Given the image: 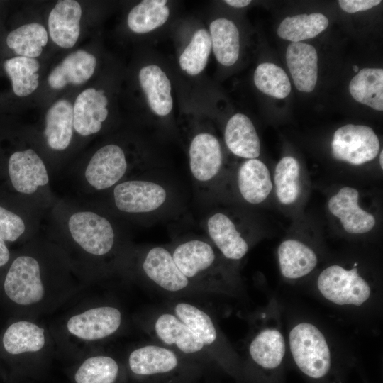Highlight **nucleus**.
Masks as SVG:
<instances>
[{"mask_svg": "<svg viewBox=\"0 0 383 383\" xmlns=\"http://www.w3.org/2000/svg\"><path fill=\"white\" fill-rule=\"evenodd\" d=\"M81 17L82 8L77 1H58L50 11L48 21L52 40L61 48H72L80 34Z\"/></svg>", "mask_w": 383, "mask_h": 383, "instance_id": "obj_15", "label": "nucleus"}, {"mask_svg": "<svg viewBox=\"0 0 383 383\" xmlns=\"http://www.w3.org/2000/svg\"><path fill=\"white\" fill-rule=\"evenodd\" d=\"M116 208L128 214L157 213L168 203L170 194L165 185L148 179L123 180L113 187Z\"/></svg>", "mask_w": 383, "mask_h": 383, "instance_id": "obj_3", "label": "nucleus"}, {"mask_svg": "<svg viewBox=\"0 0 383 383\" xmlns=\"http://www.w3.org/2000/svg\"><path fill=\"white\" fill-rule=\"evenodd\" d=\"M96 59L91 53L78 50L68 55L48 76L49 85L60 89L68 84L79 85L94 74Z\"/></svg>", "mask_w": 383, "mask_h": 383, "instance_id": "obj_18", "label": "nucleus"}, {"mask_svg": "<svg viewBox=\"0 0 383 383\" xmlns=\"http://www.w3.org/2000/svg\"><path fill=\"white\" fill-rule=\"evenodd\" d=\"M4 68L11 80L13 91L16 96H28L38 88L40 64L36 59L14 57L4 62Z\"/></svg>", "mask_w": 383, "mask_h": 383, "instance_id": "obj_30", "label": "nucleus"}, {"mask_svg": "<svg viewBox=\"0 0 383 383\" xmlns=\"http://www.w3.org/2000/svg\"><path fill=\"white\" fill-rule=\"evenodd\" d=\"M223 155L217 138L209 133L196 134L189 148V165L191 174L199 184L209 185L219 174Z\"/></svg>", "mask_w": 383, "mask_h": 383, "instance_id": "obj_9", "label": "nucleus"}, {"mask_svg": "<svg viewBox=\"0 0 383 383\" xmlns=\"http://www.w3.org/2000/svg\"><path fill=\"white\" fill-rule=\"evenodd\" d=\"M142 267L147 277L165 290L177 292L189 284V279L178 268L172 253L163 247L152 248Z\"/></svg>", "mask_w": 383, "mask_h": 383, "instance_id": "obj_14", "label": "nucleus"}, {"mask_svg": "<svg viewBox=\"0 0 383 383\" xmlns=\"http://www.w3.org/2000/svg\"><path fill=\"white\" fill-rule=\"evenodd\" d=\"M74 129L73 106L65 99L56 101L47 111L44 136L55 150H65L70 144Z\"/></svg>", "mask_w": 383, "mask_h": 383, "instance_id": "obj_23", "label": "nucleus"}, {"mask_svg": "<svg viewBox=\"0 0 383 383\" xmlns=\"http://www.w3.org/2000/svg\"><path fill=\"white\" fill-rule=\"evenodd\" d=\"M6 298L18 306L39 304L45 295L40 264L33 255H22L13 260L3 283Z\"/></svg>", "mask_w": 383, "mask_h": 383, "instance_id": "obj_1", "label": "nucleus"}, {"mask_svg": "<svg viewBox=\"0 0 383 383\" xmlns=\"http://www.w3.org/2000/svg\"><path fill=\"white\" fill-rule=\"evenodd\" d=\"M227 4L236 7V8H243L247 6L251 3L250 0H226L224 1Z\"/></svg>", "mask_w": 383, "mask_h": 383, "instance_id": "obj_42", "label": "nucleus"}, {"mask_svg": "<svg viewBox=\"0 0 383 383\" xmlns=\"http://www.w3.org/2000/svg\"><path fill=\"white\" fill-rule=\"evenodd\" d=\"M353 70H354L355 72H357L358 70H359V68H358V67H357V65H354V66L353 67Z\"/></svg>", "mask_w": 383, "mask_h": 383, "instance_id": "obj_44", "label": "nucleus"}, {"mask_svg": "<svg viewBox=\"0 0 383 383\" xmlns=\"http://www.w3.org/2000/svg\"><path fill=\"white\" fill-rule=\"evenodd\" d=\"M280 270L284 277L296 279L311 272L317 264L314 251L295 239L283 241L278 248Z\"/></svg>", "mask_w": 383, "mask_h": 383, "instance_id": "obj_24", "label": "nucleus"}, {"mask_svg": "<svg viewBox=\"0 0 383 383\" xmlns=\"http://www.w3.org/2000/svg\"><path fill=\"white\" fill-rule=\"evenodd\" d=\"M8 172L13 188L23 194H33L49 182L46 166L33 149L13 152L9 160Z\"/></svg>", "mask_w": 383, "mask_h": 383, "instance_id": "obj_10", "label": "nucleus"}, {"mask_svg": "<svg viewBox=\"0 0 383 383\" xmlns=\"http://www.w3.org/2000/svg\"><path fill=\"white\" fill-rule=\"evenodd\" d=\"M211 46L218 62L225 66L235 63L240 52V35L234 23L220 18L209 27Z\"/></svg>", "mask_w": 383, "mask_h": 383, "instance_id": "obj_26", "label": "nucleus"}, {"mask_svg": "<svg viewBox=\"0 0 383 383\" xmlns=\"http://www.w3.org/2000/svg\"><path fill=\"white\" fill-rule=\"evenodd\" d=\"M72 240L85 252L96 257L109 254L116 243V231L105 216L91 211H79L68 218Z\"/></svg>", "mask_w": 383, "mask_h": 383, "instance_id": "obj_4", "label": "nucleus"}, {"mask_svg": "<svg viewBox=\"0 0 383 383\" xmlns=\"http://www.w3.org/2000/svg\"><path fill=\"white\" fill-rule=\"evenodd\" d=\"M249 350L252 358L258 365L265 368H275L284 355V338L277 330H265L252 341Z\"/></svg>", "mask_w": 383, "mask_h": 383, "instance_id": "obj_33", "label": "nucleus"}, {"mask_svg": "<svg viewBox=\"0 0 383 383\" xmlns=\"http://www.w3.org/2000/svg\"><path fill=\"white\" fill-rule=\"evenodd\" d=\"M129 163L124 150L116 144L99 148L91 157L84 171V178L96 191L106 190L123 181Z\"/></svg>", "mask_w": 383, "mask_h": 383, "instance_id": "obj_7", "label": "nucleus"}, {"mask_svg": "<svg viewBox=\"0 0 383 383\" xmlns=\"http://www.w3.org/2000/svg\"><path fill=\"white\" fill-rule=\"evenodd\" d=\"M118 366L111 357L94 356L85 360L75 373L77 383H113L117 377Z\"/></svg>", "mask_w": 383, "mask_h": 383, "instance_id": "obj_37", "label": "nucleus"}, {"mask_svg": "<svg viewBox=\"0 0 383 383\" xmlns=\"http://www.w3.org/2000/svg\"><path fill=\"white\" fill-rule=\"evenodd\" d=\"M26 224L16 213L0 206V238L14 242L25 232Z\"/></svg>", "mask_w": 383, "mask_h": 383, "instance_id": "obj_39", "label": "nucleus"}, {"mask_svg": "<svg viewBox=\"0 0 383 383\" xmlns=\"http://www.w3.org/2000/svg\"><path fill=\"white\" fill-rule=\"evenodd\" d=\"M108 99L103 90L89 88L81 92L73 106L74 129L82 136L98 133L108 116Z\"/></svg>", "mask_w": 383, "mask_h": 383, "instance_id": "obj_12", "label": "nucleus"}, {"mask_svg": "<svg viewBox=\"0 0 383 383\" xmlns=\"http://www.w3.org/2000/svg\"><path fill=\"white\" fill-rule=\"evenodd\" d=\"M359 192L350 187L341 188L328 203L329 211L339 218L343 229L350 234L370 231L376 224L375 217L358 204Z\"/></svg>", "mask_w": 383, "mask_h": 383, "instance_id": "obj_11", "label": "nucleus"}, {"mask_svg": "<svg viewBox=\"0 0 383 383\" xmlns=\"http://www.w3.org/2000/svg\"><path fill=\"white\" fill-rule=\"evenodd\" d=\"M166 0H144L128 13L127 23L135 33H146L162 26L170 15Z\"/></svg>", "mask_w": 383, "mask_h": 383, "instance_id": "obj_31", "label": "nucleus"}, {"mask_svg": "<svg viewBox=\"0 0 383 383\" xmlns=\"http://www.w3.org/2000/svg\"><path fill=\"white\" fill-rule=\"evenodd\" d=\"M45 344L43 328L28 321L22 320L11 323L1 337L3 350L11 355L38 352Z\"/></svg>", "mask_w": 383, "mask_h": 383, "instance_id": "obj_22", "label": "nucleus"}, {"mask_svg": "<svg viewBox=\"0 0 383 383\" xmlns=\"http://www.w3.org/2000/svg\"><path fill=\"white\" fill-rule=\"evenodd\" d=\"M155 328L157 336L166 344H174L182 352L193 353L204 347L201 340L178 318L165 313L156 321Z\"/></svg>", "mask_w": 383, "mask_h": 383, "instance_id": "obj_28", "label": "nucleus"}, {"mask_svg": "<svg viewBox=\"0 0 383 383\" xmlns=\"http://www.w3.org/2000/svg\"><path fill=\"white\" fill-rule=\"evenodd\" d=\"M349 90L358 102L377 111L383 110V70L364 68L351 79Z\"/></svg>", "mask_w": 383, "mask_h": 383, "instance_id": "obj_27", "label": "nucleus"}, {"mask_svg": "<svg viewBox=\"0 0 383 383\" xmlns=\"http://www.w3.org/2000/svg\"><path fill=\"white\" fill-rule=\"evenodd\" d=\"M121 323V313L118 309L99 306L71 316L66 328L72 335L79 339L94 341L112 335Z\"/></svg>", "mask_w": 383, "mask_h": 383, "instance_id": "obj_8", "label": "nucleus"}, {"mask_svg": "<svg viewBox=\"0 0 383 383\" xmlns=\"http://www.w3.org/2000/svg\"><path fill=\"white\" fill-rule=\"evenodd\" d=\"M139 81L153 112L160 116L168 115L173 100L170 81L165 72L155 65L145 66L139 72Z\"/></svg>", "mask_w": 383, "mask_h": 383, "instance_id": "obj_21", "label": "nucleus"}, {"mask_svg": "<svg viewBox=\"0 0 383 383\" xmlns=\"http://www.w3.org/2000/svg\"><path fill=\"white\" fill-rule=\"evenodd\" d=\"M224 139L229 150L238 157L249 160L260 156V138L251 120L243 113H236L228 120Z\"/></svg>", "mask_w": 383, "mask_h": 383, "instance_id": "obj_19", "label": "nucleus"}, {"mask_svg": "<svg viewBox=\"0 0 383 383\" xmlns=\"http://www.w3.org/2000/svg\"><path fill=\"white\" fill-rule=\"evenodd\" d=\"M9 259V250L5 241L0 238V267L6 265Z\"/></svg>", "mask_w": 383, "mask_h": 383, "instance_id": "obj_41", "label": "nucleus"}, {"mask_svg": "<svg viewBox=\"0 0 383 383\" xmlns=\"http://www.w3.org/2000/svg\"><path fill=\"white\" fill-rule=\"evenodd\" d=\"M172 255L178 268L188 279L209 270L216 260L212 246L200 239H191L179 244Z\"/></svg>", "mask_w": 383, "mask_h": 383, "instance_id": "obj_20", "label": "nucleus"}, {"mask_svg": "<svg viewBox=\"0 0 383 383\" xmlns=\"http://www.w3.org/2000/svg\"><path fill=\"white\" fill-rule=\"evenodd\" d=\"M317 285L326 299L338 305L360 306L370 295L369 284L356 268L346 270L339 265L329 266L318 276Z\"/></svg>", "mask_w": 383, "mask_h": 383, "instance_id": "obj_5", "label": "nucleus"}, {"mask_svg": "<svg viewBox=\"0 0 383 383\" xmlns=\"http://www.w3.org/2000/svg\"><path fill=\"white\" fill-rule=\"evenodd\" d=\"M382 157H383V151L382 150L379 155V165L382 169L383 167Z\"/></svg>", "mask_w": 383, "mask_h": 383, "instance_id": "obj_43", "label": "nucleus"}, {"mask_svg": "<svg viewBox=\"0 0 383 383\" xmlns=\"http://www.w3.org/2000/svg\"><path fill=\"white\" fill-rule=\"evenodd\" d=\"M178 318L204 343L209 345L216 339V331L211 318L197 307L180 303L175 307Z\"/></svg>", "mask_w": 383, "mask_h": 383, "instance_id": "obj_38", "label": "nucleus"}, {"mask_svg": "<svg viewBox=\"0 0 383 383\" xmlns=\"http://www.w3.org/2000/svg\"><path fill=\"white\" fill-rule=\"evenodd\" d=\"M380 0H340L339 6L345 12L353 13L366 11L379 5Z\"/></svg>", "mask_w": 383, "mask_h": 383, "instance_id": "obj_40", "label": "nucleus"}, {"mask_svg": "<svg viewBox=\"0 0 383 383\" xmlns=\"http://www.w3.org/2000/svg\"><path fill=\"white\" fill-rule=\"evenodd\" d=\"M290 348L299 368L306 375L321 378L331 366L330 350L322 333L313 325L302 323L289 333Z\"/></svg>", "mask_w": 383, "mask_h": 383, "instance_id": "obj_2", "label": "nucleus"}, {"mask_svg": "<svg viewBox=\"0 0 383 383\" xmlns=\"http://www.w3.org/2000/svg\"><path fill=\"white\" fill-rule=\"evenodd\" d=\"M128 363L133 373L150 375L172 370L177 365V358L165 348L147 345L133 350L129 355Z\"/></svg>", "mask_w": 383, "mask_h": 383, "instance_id": "obj_25", "label": "nucleus"}, {"mask_svg": "<svg viewBox=\"0 0 383 383\" xmlns=\"http://www.w3.org/2000/svg\"><path fill=\"white\" fill-rule=\"evenodd\" d=\"M328 26V19L321 13L299 14L285 18L277 29L278 35L293 43L312 38Z\"/></svg>", "mask_w": 383, "mask_h": 383, "instance_id": "obj_29", "label": "nucleus"}, {"mask_svg": "<svg viewBox=\"0 0 383 383\" xmlns=\"http://www.w3.org/2000/svg\"><path fill=\"white\" fill-rule=\"evenodd\" d=\"M205 229L211 240L228 259L240 260L248 250V244L232 218L222 211L209 214Z\"/></svg>", "mask_w": 383, "mask_h": 383, "instance_id": "obj_13", "label": "nucleus"}, {"mask_svg": "<svg viewBox=\"0 0 383 383\" xmlns=\"http://www.w3.org/2000/svg\"><path fill=\"white\" fill-rule=\"evenodd\" d=\"M288 68L296 89L312 91L318 78V55L313 46L304 43H292L286 52Z\"/></svg>", "mask_w": 383, "mask_h": 383, "instance_id": "obj_16", "label": "nucleus"}, {"mask_svg": "<svg viewBox=\"0 0 383 383\" xmlns=\"http://www.w3.org/2000/svg\"><path fill=\"white\" fill-rule=\"evenodd\" d=\"M254 82L260 91L277 99L286 98L291 91L287 74L273 63L259 65L254 73Z\"/></svg>", "mask_w": 383, "mask_h": 383, "instance_id": "obj_36", "label": "nucleus"}, {"mask_svg": "<svg viewBox=\"0 0 383 383\" xmlns=\"http://www.w3.org/2000/svg\"><path fill=\"white\" fill-rule=\"evenodd\" d=\"M210 35L205 29L196 30L179 57L180 67L190 75H196L205 68L211 50Z\"/></svg>", "mask_w": 383, "mask_h": 383, "instance_id": "obj_35", "label": "nucleus"}, {"mask_svg": "<svg viewBox=\"0 0 383 383\" xmlns=\"http://www.w3.org/2000/svg\"><path fill=\"white\" fill-rule=\"evenodd\" d=\"M300 165L292 156L282 157L276 165L274 174L277 199L284 205L294 204L300 194Z\"/></svg>", "mask_w": 383, "mask_h": 383, "instance_id": "obj_34", "label": "nucleus"}, {"mask_svg": "<svg viewBox=\"0 0 383 383\" xmlns=\"http://www.w3.org/2000/svg\"><path fill=\"white\" fill-rule=\"evenodd\" d=\"M380 143L372 128L347 124L335 131L331 142L335 159L353 165H360L374 159Z\"/></svg>", "mask_w": 383, "mask_h": 383, "instance_id": "obj_6", "label": "nucleus"}, {"mask_svg": "<svg viewBox=\"0 0 383 383\" xmlns=\"http://www.w3.org/2000/svg\"><path fill=\"white\" fill-rule=\"evenodd\" d=\"M47 43V30L37 23L21 26L11 31L6 38L7 45L18 56L30 58L40 56Z\"/></svg>", "mask_w": 383, "mask_h": 383, "instance_id": "obj_32", "label": "nucleus"}, {"mask_svg": "<svg viewBox=\"0 0 383 383\" xmlns=\"http://www.w3.org/2000/svg\"><path fill=\"white\" fill-rule=\"evenodd\" d=\"M237 186L240 196L248 203L263 202L272 189L271 175L266 165L257 158L243 162L237 173Z\"/></svg>", "mask_w": 383, "mask_h": 383, "instance_id": "obj_17", "label": "nucleus"}]
</instances>
